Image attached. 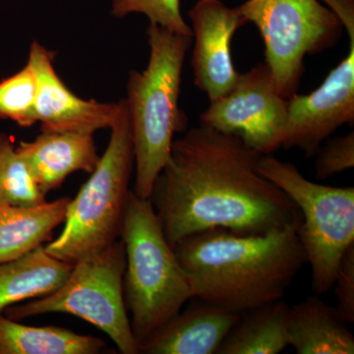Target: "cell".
<instances>
[{
    "instance_id": "cell-2",
    "label": "cell",
    "mask_w": 354,
    "mask_h": 354,
    "mask_svg": "<svg viewBox=\"0 0 354 354\" xmlns=\"http://www.w3.org/2000/svg\"><path fill=\"white\" fill-rule=\"evenodd\" d=\"M300 221L257 235L215 228L177 242L174 253L192 298L241 316L283 299L307 263L297 235Z\"/></svg>"
},
{
    "instance_id": "cell-14",
    "label": "cell",
    "mask_w": 354,
    "mask_h": 354,
    "mask_svg": "<svg viewBox=\"0 0 354 354\" xmlns=\"http://www.w3.org/2000/svg\"><path fill=\"white\" fill-rule=\"evenodd\" d=\"M94 134L41 132L34 141L20 142L18 153L44 194L57 189L77 171L91 174L100 158Z\"/></svg>"
},
{
    "instance_id": "cell-1",
    "label": "cell",
    "mask_w": 354,
    "mask_h": 354,
    "mask_svg": "<svg viewBox=\"0 0 354 354\" xmlns=\"http://www.w3.org/2000/svg\"><path fill=\"white\" fill-rule=\"evenodd\" d=\"M262 156L203 125L174 140L149 198L169 244L215 228L264 234L299 220L295 202L258 171Z\"/></svg>"
},
{
    "instance_id": "cell-19",
    "label": "cell",
    "mask_w": 354,
    "mask_h": 354,
    "mask_svg": "<svg viewBox=\"0 0 354 354\" xmlns=\"http://www.w3.org/2000/svg\"><path fill=\"white\" fill-rule=\"evenodd\" d=\"M104 348L99 337L55 326L24 325L0 313V354H97Z\"/></svg>"
},
{
    "instance_id": "cell-10",
    "label": "cell",
    "mask_w": 354,
    "mask_h": 354,
    "mask_svg": "<svg viewBox=\"0 0 354 354\" xmlns=\"http://www.w3.org/2000/svg\"><path fill=\"white\" fill-rule=\"evenodd\" d=\"M348 53L309 95L288 99L283 148L314 157L324 142L344 124L354 122V31L348 32Z\"/></svg>"
},
{
    "instance_id": "cell-6",
    "label": "cell",
    "mask_w": 354,
    "mask_h": 354,
    "mask_svg": "<svg viewBox=\"0 0 354 354\" xmlns=\"http://www.w3.org/2000/svg\"><path fill=\"white\" fill-rule=\"evenodd\" d=\"M258 171L281 188L301 213L298 239L311 268V288L324 295L334 286L342 256L354 243V188L310 181L295 165L263 155Z\"/></svg>"
},
{
    "instance_id": "cell-20",
    "label": "cell",
    "mask_w": 354,
    "mask_h": 354,
    "mask_svg": "<svg viewBox=\"0 0 354 354\" xmlns=\"http://www.w3.org/2000/svg\"><path fill=\"white\" fill-rule=\"evenodd\" d=\"M46 196L11 135L0 133V207H31L43 204Z\"/></svg>"
},
{
    "instance_id": "cell-7",
    "label": "cell",
    "mask_w": 354,
    "mask_h": 354,
    "mask_svg": "<svg viewBox=\"0 0 354 354\" xmlns=\"http://www.w3.org/2000/svg\"><path fill=\"white\" fill-rule=\"evenodd\" d=\"M125 266L124 244L116 241L74 263L68 278L57 290L4 311L16 321L44 314H71L106 333L121 353L138 354L123 293Z\"/></svg>"
},
{
    "instance_id": "cell-12",
    "label": "cell",
    "mask_w": 354,
    "mask_h": 354,
    "mask_svg": "<svg viewBox=\"0 0 354 354\" xmlns=\"http://www.w3.org/2000/svg\"><path fill=\"white\" fill-rule=\"evenodd\" d=\"M55 53L34 41L27 64L37 79L36 115L41 132H79L94 134L111 129L121 104L84 100L74 94L53 66Z\"/></svg>"
},
{
    "instance_id": "cell-22",
    "label": "cell",
    "mask_w": 354,
    "mask_h": 354,
    "mask_svg": "<svg viewBox=\"0 0 354 354\" xmlns=\"http://www.w3.org/2000/svg\"><path fill=\"white\" fill-rule=\"evenodd\" d=\"M111 15L123 18L129 14H143L150 24L176 34L192 37V30L180 12V0H111Z\"/></svg>"
},
{
    "instance_id": "cell-18",
    "label": "cell",
    "mask_w": 354,
    "mask_h": 354,
    "mask_svg": "<svg viewBox=\"0 0 354 354\" xmlns=\"http://www.w3.org/2000/svg\"><path fill=\"white\" fill-rule=\"evenodd\" d=\"M290 306L283 299L242 314L216 354H277L288 346Z\"/></svg>"
},
{
    "instance_id": "cell-8",
    "label": "cell",
    "mask_w": 354,
    "mask_h": 354,
    "mask_svg": "<svg viewBox=\"0 0 354 354\" xmlns=\"http://www.w3.org/2000/svg\"><path fill=\"white\" fill-rule=\"evenodd\" d=\"M237 8L259 30L265 62L286 100L297 94L306 55L334 46L342 31L337 16L319 0H247Z\"/></svg>"
},
{
    "instance_id": "cell-21",
    "label": "cell",
    "mask_w": 354,
    "mask_h": 354,
    "mask_svg": "<svg viewBox=\"0 0 354 354\" xmlns=\"http://www.w3.org/2000/svg\"><path fill=\"white\" fill-rule=\"evenodd\" d=\"M37 79L29 64L0 81V120L13 121L20 127L38 123L36 115Z\"/></svg>"
},
{
    "instance_id": "cell-25",
    "label": "cell",
    "mask_w": 354,
    "mask_h": 354,
    "mask_svg": "<svg viewBox=\"0 0 354 354\" xmlns=\"http://www.w3.org/2000/svg\"><path fill=\"white\" fill-rule=\"evenodd\" d=\"M346 32L354 31V0H322Z\"/></svg>"
},
{
    "instance_id": "cell-4",
    "label": "cell",
    "mask_w": 354,
    "mask_h": 354,
    "mask_svg": "<svg viewBox=\"0 0 354 354\" xmlns=\"http://www.w3.org/2000/svg\"><path fill=\"white\" fill-rule=\"evenodd\" d=\"M120 237L127 258L123 293L139 346L176 316L192 292L152 203L132 190Z\"/></svg>"
},
{
    "instance_id": "cell-3",
    "label": "cell",
    "mask_w": 354,
    "mask_h": 354,
    "mask_svg": "<svg viewBox=\"0 0 354 354\" xmlns=\"http://www.w3.org/2000/svg\"><path fill=\"white\" fill-rule=\"evenodd\" d=\"M150 58L142 72L130 71L127 102L135 158L133 192L149 199L156 179L171 157L176 133L187 127L179 109L181 76L193 37L150 24Z\"/></svg>"
},
{
    "instance_id": "cell-15",
    "label": "cell",
    "mask_w": 354,
    "mask_h": 354,
    "mask_svg": "<svg viewBox=\"0 0 354 354\" xmlns=\"http://www.w3.org/2000/svg\"><path fill=\"white\" fill-rule=\"evenodd\" d=\"M335 307L318 297L290 306L288 342L297 354H353L354 337Z\"/></svg>"
},
{
    "instance_id": "cell-5",
    "label": "cell",
    "mask_w": 354,
    "mask_h": 354,
    "mask_svg": "<svg viewBox=\"0 0 354 354\" xmlns=\"http://www.w3.org/2000/svg\"><path fill=\"white\" fill-rule=\"evenodd\" d=\"M120 104L106 150L78 194L70 201L64 230L44 246L46 252L58 260L74 264L120 237L135 162L124 97Z\"/></svg>"
},
{
    "instance_id": "cell-17",
    "label": "cell",
    "mask_w": 354,
    "mask_h": 354,
    "mask_svg": "<svg viewBox=\"0 0 354 354\" xmlns=\"http://www.w3.org/2000/svg\"><path fill=\"white\" fill-rule=\"evenodd\" d=\"M73 264L46 252L44 245L18 259L0 264V313L28 299L57 290L68 278Z\"/></svg>"
},
{
    "instance_id": "cell-11",
    "label": "cell",
    "mask_w": 354,
    "mask_h": 354,
    "mask_svg": "<svg viewBox=\"0 0 354 354\" xmlns=\"http://www.w3.org/2000/svg\"><path fill=\"white\" fill-rule=\"evenodd\" d=\"M194 37L192 65L194 83L209 102L227 95L239 80L232 55L234 32L246 20L239 8L221 0H199L188 12Z\"/></svg>"
},
{
    "instance_id": "cell-9",
    "label": "cell",
    "mask_w": 354,
    "mask_h": 354,
    "mask_svg": "<svg viewBox=\"0 0 354 354\" xmlns=\"http://www.w3.org/2000/svg\"><path fill=\"white\" fill-rule=\"evenodd\" d=\"M288 100L279 95L267 64L239 74L234 88L209 102L200 125L234 135L261 155H272L283 147Z\"/></svg>"
},
{
    "instance_id": "cell-24",
    "label": "cell",
    "mask_w": 354,
    "mask_h": 354,
    "mask_svg": "<svg viewBox=\"0 0 354 354\" xmlns=\"http://www.w3.org/2000/svg\"><path fill=\"white\" fill-rule=\"evenodd\" d=\"M337 305L335 307L342 320L354 322V243L349 246L337 268L334 286Z\"/></svg>"
},
{
    "instance_id": "cell-13",
    "label": "cell",
    "mask_w": 354,
    "mask_h": 354,
    "mask_svg": "<svg viewBox=\"0 0 354 354\" xmlns=\"http://www.w3.org/2000/svg\"><path fill=\"white\" fill-rule=\"evenodd\" d=\"M241 318L197 299L139 344V353L214 354Z\"/></svg>"
},
{
    "instance_id": "cell-16",
    "label": "cell",
    "mask_w": 354,
    "mask_h": 354,
    "mask_svg": "<svg viewBox=\"0 0 354 354\" xmlns=\"http://www.w3.org/2000/svg\"><path fill=\"white\" fill-rule=\"evenodd\" d=\"M71 199L31 207H0V264L23 257L48 241L51 232L64 223Z\"/></svg>"
},
{
    "instance_id": "cell-23",
    "label": "cell",
    "mask_w": 354,
    "mask_h": 354,
    "mask_svg": "<svg viewBox=\"0 0 354 354\" xmlns=\"http://www.w3.org/2000/svg\"><path fill=\"white\" fill-rule=\"evenodd\" d=\"M315 174L321 180L353 169L354 133L326 142L316 153Z\"/></svg>"
}]
</instances>
